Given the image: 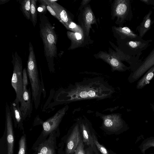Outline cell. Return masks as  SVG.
<instances>
[{
  "label": "cell",
  "instance_id": "cell-1",
  "mask_svg": "<svg viewBox=\"0 0 154 154\" xmlns=\"http://www.w3.org/2000/svg\"><path fill=\"white\" fill-rule=\"evenodd\" d=\"M113 93L112 88L102 79H88L57 91L54 97V106L88 99H103Z\"/></svg>",
  "mask_w": 154,
  "mask_h": 154
},
{
  "label": "cell",
  "instance_id": "cell-2",
  "mask_svg": "<svg viewBox=\"0 0 154 154\" xmlns=\"http://www.w3.org/2000/svg\"><path fill=\"white\" fill-rule=\"evenodd\" d=\"M40 36L42 40L45 56L51 73L55 72L54 59L57 57L58 37L54 27L44 14H39Z\"/></svg>",
  "mask_w": 154,
  "mask_h": 154
},
{
  "label": "cell",
  "instance_id": "cell-3",
  "mask_svg": "<svg viewBox=\"0 0 154 154\" xmlns=\"http://www.w3.org/2000/svg\"><path fill=\"white\" fill-rule=\"evenodd\" d=\"M29 49L26 69L31 85L32 99L35 108L37 110L40 105L42 93V92L44 94L45 98L46 91L42 87L39 78L34 48L30 42L29 43Z\"/></svg>",
  "mask_w": 154,
  "mask_h": 154
},
{
  "label": "cell",
  "instance_id": "cell-4",
  "mask_svg": "<svg viewBox=\"0 0 154 154\" xmlns=\"http://www.w3.org/2000/svg\"><path fill=\"white\" fill-rule=\"evenodd\" d=\"M12 62L13 70L11 80V85L16 94V97L14 101L20 103L23 93V65L21 58L16 51L12 55Z\"/></svg>",
  "mask_w": 154,
  "mask_h": 154
},
{
  "label": "cell",
  "instance_id": "cell-5",
  "mask_svg": "<svg viewBox=\"0 0 154 154\" xmlns=\"http://www.w3.org/2000/svg\"><path fill=\"white\" fill-rule=\"evenodd\" d=\"M69 108L67 105L58 110L53 116L44 122L41 134L33 144L34 147L45 140L53 132L59 129V126Z\"/></svg>",
  "mask_w": 154,
  "mask_h": 154
},
{
  "label": "cell",
  "instance_id": "cell-6",
  "mask_svg": "<svg viewBox=\"0 0 154 154\" xmlns=\"http://www.w3.org/2000/svg\"><path fill=\"white\" fill-rule=\"evenodd\" d=\"M122 40L123 47L125 54L132 57L140 56L142 51L150 45L152 40H145L140 37L136 38H127Z\"/></svg>",
  "mask_w": 154,
  "mask_h": 154
},
{
  "label": "cell",
  "instance_id": "cell-7",
  "mask_svg": "<svg viewBox=\"0 0 154 154\" xmlns=\"http://www.w3.org/2000/svg\"><path fill=\"white\" fill-rule=\"evenodd\" d=\"M114 15L121 24L126 20H131L133 17L130 0L116 1L114 8Z\"/></svg>",
  "mask_w": 154,
  "mask_h": 154
},
{
  "label": "cell",
  "instance_id": "cell-8",
  "mask_svg": "<svg viewBox=\"0 0 154 154\" xmlns=\"http://www.w3.org/2000/svg\"><path fill=\"white\" fill-rule=\"evenodd\" d=\"M59 129L51 133L45 140L32 148L36 154H57V137Z\"/></svg>",
  "mask_w": 154,
  "mask_h": 154
},
{
  "label": "cell",
  "instance_id": "cell-9",
  "mask_svg": "<svg viewBox=\"0 0 154 154\" xmlns=\"http://www.w3.org/2000/svg\"><path fill=\"white\" fill-rule=\"evenodd\" d=\"M154 65V48L148 55L142 61L137 69L132 72L128 78L130 83L137 81L150 68Z\"/></svg>",
  "mask_w": 154,
  "mask_h": 154
},
{
  "label": "cell",
  "instance_id": "cell-10",
  "mask_svg": "<svg viewBox=\"0 0 154 154\" xmlns=\"http://www.w3.org/2000/svg\"><path fill=\"white\" fill-rule=\"evenodd\" d=\"M79 123L74 126L65 141V154H73L82 139Z\"/></svg>",
  "mask_w": 154,
  "mask_h": 154
},
{
  "label": "cell",
  "instance_id": "cell-11",
  "mask_svg": "<svg viewBox=\"0 0 154 154\" xmlns=\"http://www.w3.org/2000/svg\"><path fill=\"white\" fill-rule=\"evenodd\" d=\"M103 126L106 129L116 131L123 128L125 125V121L119 113L103 115L101 117Z\"/></svg>",
  "mask_w": 154,
  "mask_h": 154
},
{
  "label": "cell",
  "instance_id": "cell-12",
  "mask_svg": "<svg viewBox=\"0 0 154 154\" xmlns=\"http://www.w3.org/2000/svg\"><path fill=\"white\" fill-rule=\"evenodd\" d=\"M5 107L7 154H13L14 135L13 128V120L11 116L10 106L7 103H6Z\"/></svg>",
  "mask_w": 154,
  "mask_h": 154
},
{
  "label": "cell",
  "instance_id": "cell-13",
  "mask_svg": "<svg viewBox=\"0 0 154 154\" xmlns=\"http://www.w3.org/2000/svg\"><path fill=\"white\" fill-rule=\"evenodd\" d=\"M33 101L30 88L23 91L22 98L20 102V108L24 120L29 118L31 116Z\"/></svg>",
  "mask_w": 154,
  "mask_h": 154
},
{
  "label": "cell",
  "instance_id": "cell-14",
  "mask_svg": "<svg viewBox=\"0 0 154 154\" xmlns=\"http://www.w3.org/2000/svg\"><path fill=\"white\" fill-rule=\"evenodd\" d=\"M10 106L12 120L15 127L23 131V119L22 114L20 110V103L13 102Z\"/></svg>",
  "mask_w": 154,
  "mask_h": 154
},
{
  "label": "cell",
  "instance_id": "cell-15",
  "mask_svg": "<svg viewBox=\"0 0 154 154\" xmlns=\"http://www.w3.org/2000/svg\"><path fill=\"white\" fill-rule=\"evenodd\" d=\"M45 1L54 10L59 18V21L66 27L72 21L66 10L57 2L50 4Z\"/></svg>",
  "mask_w": 154,
  "mask_h": 154
},
{
  "label": "cell",
  "instance_id": "cell-16",
  "mask_svg": "<svg viewBox=\"0 0 154 154\" xmlns=\"http://www.w3.org/2000/svg\"><path fill=\"white\" fill-rule=\"evenodd\" d=\"M152 11L150 10L148 13L144 17L143 20L140 24L136 28V31L139 33V36L141 38L151 29L154 23L151 18Z\"/></svg>",
  "mask_w": 154,
  "mask_h": 154
},
{
  "label": "cell",
  "instance_id": "cell-17",
  "mask_svg": "<svg viewBox=\"0 0 154 154\" xmlns=\"http://www.w3.org/2000/svg\"><path fill=\"white\" fill-rule=\"evenodd\" d=\"M79 122L83 142L87 145L93 147L94 143L92 135H91L90 132L88 124L85 119H84L80 120Z\"/></svg>",
  "mask_w": 154,
  "mask_h": 154
},
{
  "label": "cell",
  "instance_id": "cell-18",
  "mask_svg": "<svg viewBox=\"0 0 154 154\" xmlns=\"http://www.w3.org/2000/svg\"><path fill=\"white\" fill-rule=\"evenodd\" d=\"M154 76V65L150 68L138 81L136 85V88L138 89L143 88L150 83Z\"/></svg>",
  "mask_w": 154,
  "mask_h": 154
},
{
  "label": "cell",
  "instance_id": "cell-19",
  "mask_svg": "<svg viewBox=\"0 0 154 154\" xmlns=\"http://www.w3.org/2000/svg\"><path fill=\"white\" fill-rule=\"evenodd\" d=\"M117 32L122 39L127 38H136L140 37L134 33L133 31L128 27H119L116 28Z\"/></svg>",
  "mask_w": 154,
  "mask_h": 154
},
{
  "label": "cell",
  "instance_id": "cell-20",
  "mask_svg": "<svg viewBox=\"0 0 154 154\" xmlns=\"http://www.w3.org/2000/svg\"><path fill=\"white\" fill-rule=\"evenodd\" d=\"M83 17V23L88 33L91 24L93 23L94 18L92 12L89 9H86L85 11Z\"/></svg>",
  "mask_w": 154,
  "mask_h": 154
},
{
  "label": "cell",
  "instance_id": "cell-21",
  "mask_svg": "<svg viewBox=\"0 0 154 154\" xmlns=\"http://www.w3.org/2000/svg\"><path fill=\"white\" fill-rule=\"evenodd\" d=\"M20 8L24 17L28 20L30 19L31 0H24L20 2Z\"/></svg>",
  "mask_w": 154,
  "mask_h": 154
},
{
  "label": "cell",
  "instance_id": "cell-22",
  "mask_svg": "<svg viewBox=\"0 0 154 154\" xmlns=\"http://www.w3.org/2000/svg\"><path fill=\"white\" fill-rule=\"evenodd\" d=\"M139 147L141 152L145 154L146 150L150 147H154V137H150L144 140Z\"/></svg>",
  "mask_w": 154,
  "mask_h": 154
},
{
  "label": "cell",
  "instance_id": "cell-23",
  "mask_svg": "<svg viewBox=\"0 0 154 154\" xmlns=\"http://www.w3.org/2000/svg\"><path fill=\"white\" fill-rule=\"evenodd\" d=\"M37 0H31L30 7V20L35 27L37 22Z\"/></svg>",
  "mask_w": 154,
  "mask_h": 154
},
{
  "label": "cell",
  "instance_id": "cell-24",
  "mask_svg": "<svg viewBox=\"0 0 154 154\" xmlns=\"http://www.w3.org/2000/svg\"><path fill=\"white\" fill-rule=\"evenodd\" d=\"M26 136L25 134L21 137L19 142L18 154H25L26 151Z\"/></svg>",
  "mask_w": 154,
  "mask_h": 154
},
{
  "label": "cell",
  "instance_id": "cell-25",
  "mask_svg": "<svg viewBox=\"0 0 154 154\" xmlns=\"http://www.w3.org/2000/svg\"><path fill=\"white\" fill-rule=\"evenodd\" d=\"M67 34L68 38L72 41V46L73 44H74L75 42H79V41H82V35L78 32H73L69 31H67Z\"/></svg>",
  "mask_w": 154,
  "mask_h": 154
},
{
  "label": "cell",
  "instance_id": "cell-26",
  "mask_svg": "<svg viewBox=\"0 0 154 154\" xmlns=\"http://www.w3.org/2000/svg\"><path fill=\"white\" fill-rule=\"evenodd\" d=\"M92 136L94 143L100 152L102 154H109L106 149L99 143L97 138L94 134H92Z\"/></svg>",
  "mask_w": 154,
  "mask_h": 154
},
{
  "label": "cell",
  "instance_id": "cell-27",
  "mask_svg": "<svg viewBox=\"0 0 154 154\" xmlns=\"http://www.w3.org/2000/svg\"><path fill=\"white\" fill-rule=\"evenodd\" d=\"M40 4L37 8V11L39 14H44L46 13L47 10L46 5L45 2L44 0H40L38 1Z\"/></svg>",
  "mask_w": 154,
  "mask_h": 154
},
{
  "label": "cell",
  "instance_id": "cell-28",
  "mask_svg": "<svg viewBox=\"0 0 154 154\" xmlns=\"http://www.w3.org/2000/svg\"><path fill=\"white\" fill-rule=\"evenodd\" d=\"M28 76L27 69L26 68H25L23 69V91L27 89V86L28 84Z\"/></svg>",
  "mask_w": 154,
  "mask_h": 154
},
{
  "label": "cell",
  "instance_id": "cell-29",
  "mask_svg": "<svg viewBox=\"0 0 154 154\" xmlns=\"http://www.w3.org/2000/svg\"><path fill=\"white\" fill-rule=\"evenodd\" d=\"M74 154H85L82 139Z\"/></svg>",
  "mask_w": 154,
  "mask_h": 154
},
{
  "label": "cell",
  "instance_id": "cell-30",
  "mask_svg": "<svg viewBox=\"0 0 154 154\" xmlns=\"http://www.w3.org/2000/svg\"><path fill=\"white\" fill-rule=\"evenodd\" d=\"M45 2L47 8V10L49 11L50 13L54 17L60 21V19L57 14L53 9L45 2V0H44Z\"/></svg>",
  "mask_w": 154,
  "mask_h": 154
},
{
  "label": "cell",
  "instance_id": "cell-31",
  "mask_svg": "<svg viewBox=\"0 0 154 154\" xmlns=\"http://www.w3.org/2000/svg\"><path fill=\"white\" fill-rule=\"evenodd\" d=\"M78 27L75 23L71 21L66 28L68 29L74 31L75 29V28H76Z\"/></svg>",
  "mask_w": 154,
  "mask_h": 154
},
{
  "label": "cell",
  "instance_id": "cell-32",
  "mask_svg": "<svg viewBox=\"0 0 154 154\" xmlns=\"http://www.w3.org/2000/svg\"><path fill=\"white\" fill-rule=\"evenodd\" d=\"M141 2L147 5H153L154 6V0H140Z\"/></svg>",
  "mask_w": 154,
  "mask_h": 154
},
{
  "label": "cell",
  "instance_id": "cell-33",
  "mask_svg": "<svg viewBox=\"0 0 154 154\" xmlns=\"http://www.w3.org/2000/svg\"><path fill=\"white\" fill-rule=\"evenodd\" d=\"M152 110L153 111V115H154V102L153 103L152 105Z\"/></svg>",
  "mask_w": 154,
  "mask_h": 154
},
{
  "label": "cell",
  "instance_id": "cell-34",
  "mask_svg": "<svg viewBox=\"0 0 154 154\" xmlns=\"http://www.w3.org/2000/svg\"><path fill=\"white\" fill-rule=\"evenodd\" d=\"M86 154H91V153L89 151H88L86 152Z\"/></svg>",
  "mask_w": 154,
  "mask_h": 154
}]
</instances>
